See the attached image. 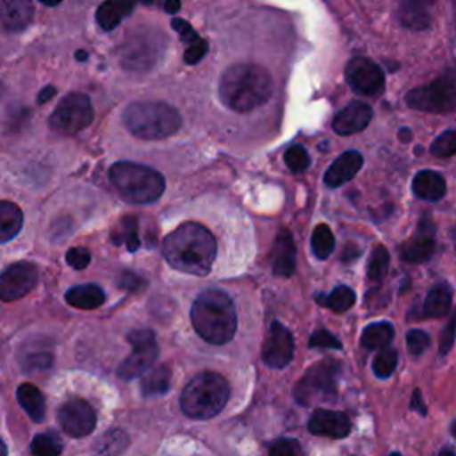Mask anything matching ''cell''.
I'll return each instance as SVG.
<instances>
[{
    "label": "cell",
    "mask_w": 456,
    "mask_h": 456,
    "mask_svg": "<svg viewBox=\"0 0 456 456\" xmlns=\"http://www.w3.org/2000/svg\"><path fill=\"white\" fill-rule=\"evenodd\" d=\"M422 2H424V4H429V2H433V0H422Z\"/></svg>",
    "instance_id": "59"
},
{
    "label": "cell",
    "mask_w": 456,
    "mask_h": 456,
    "mask_svg": "<svg viewBox=\"0 0 456 456\" xmlns=\"http://www.w3.org/2000/svg\"><path fill=\"white\" fill-rule=\"evenodd\" d=\"M68 305L80 308V310H93L98 308L105 301L103 290L94 283L86 285H75L66 292Z\"/></svg>",
    "instance_id": "24"
},
{
    "label": "cell",
    "mask_w": 456,
    "mask_h": 456,
    "mask_svg": "<svg viewBox=\"0 0 456 456\" xmlns=\"http://www.w3.org/2000/svg\"><path fill=\"white\" fill-rule=\"evenodd\" d=\"M285 164L290 171L301 173L310 166V155L303 146L294 144L285 151Z\"/></svg>",
    "instance_id": "38"
},
{
    "label": "cell",
    "mask_w": 456,
    "mask_h": 456,
    "mask_svg": "<svg viewBox=\"0 0 456 456\" xmlns=\"http://www.w3.org/2000/svg\"><path fill=\"white\" fill-rule=\"evenodd\" d=\"M116 244H125L128 251H135L139 248V237H137V221L135 217H125L121 223V230L112 237Z\"/></svg>",
    "instance_id": "37"
},
{
    "label": "cell",
    "mask_w": 456,
    "mask_h": 456,
    "mask_svg": "<svg viewBox=\"0 0 456 456\" xmlns=\"http://www.w3.org/2000/svg\"><path fill=\"white\" fill-rule=\"evenodd\" d=\"M93 116L91 100L84 93H69L59 102L48 118V125L57 134L73 135L84 130L93 121Z\"/></svg>",
    "instance_id": "8"
},
{
    "label": "cell",
    "mask_w": 456,
    "mask_h": 456,
    "mask_svg": "<svg viewBox=\"0 0 456 456\" xmlns=\"http://www.w3.org/2000/svg\"><path fill=\"white\" fill-rule=\"evenodd\" d=\"M126 445H128L126 433L121 429H110L98 440L94 451L98 456H118L126 449Z\"/></svg>",
    "instance_id": "31"
},
{
    "label": "cell",
    "mask_w": 456,
    "mask_h": 456,
    "mask_svg": "<svg viewBox=\"0 0 456 456\" xmlns=\"http://www.w3.org/2000/svg\"><path fill=\"white\" fill-rule=\"evenodd\" d=\"M335 248V237L328 224H317L312 232V251L317 258L324 260Z\"/></svg>",
    "instance_id": "33"
},
{
    "label": "cell",
    "mask_w": 456,
    "mask_h": 456,
    "mask_svg": "<svg viewBox=\"0 0 456 456\" xmlns=\"http://www.w3.org/2000/svg\"><path fill=\"white\" fill-rule=\"evenodd\" d=\"M41 4H45V5H50V7H53V5H57V4H61L62 0H39Z\"/></svg>",
    "instance_id": "53"
},
{
    "label": "cell",
    "mask_w": 456,
    "mask_h": 456,
    "mask_svg": "<svg viewBox=\"0 0 456 456\" xmlns=\"http://www.w3.org/2000/svg\"><path fill=\"white\" fill-rule=\"evenodd\" d=\"M388 264H390V255L387 251L385 246H376L370 258H369V265H367V276L372 281H379L385 278L387 271H388Z\"/></svg>",
    "instance_id": "34"
},
{
    "label": "cell",
    "mask_w": 456,
    "mask_h": 456,
    "mask_svg": "<svg viewBox=\"0 0 456 456\" xmlns=\"http://www.w3.org/2000/svg\"><path fill=\"white\" fill-rule=\"evenodd\" d=\"M123 121L141 139H164L182 126L178 110L164 102H134L125 109Z\"/></svg>",
    "instance_id": "5"
},
{
    "label": "cell",
    "mask_w": 456,
    "mask_h": 456,
    "mask_svg": "<svg viewBox=\"0 0 456 456\" xmlns=\"http://www.w3.org/2000/svg\"><path fill=\"white\" fill-rule=\"evenodd\" d=\"M296 271V244L289 230H280L273 249V273L276 276H290Z\"/></svg>",
    "instance_id": "19"
},
{
    "label": "cell",
    "mask_w": 456,
    "mask_h": 456,
    "mask_svg": "<svg viewBox=\"0 0 456 456\" xmlns=\"http://www.w3.org/2000/svg\"><path fill=\"white\" fill-rule=\"evenodd\" d=\"M230 397L228 381L217 372H200L183 388L180 406L192 419H210L217 415Z\"/></svg>",
    "instance_id": "6"
},
{
    "label": "cell",
    "mask_w": 456,
    "mask_h": 456,
    "mask_svg": "<svg viewBox=\"0 0 456 456\" xmlns=\"http://www.w3.org/2000/svg\"><path fill=\"white\" fill-rule=\"evenodd\" d=\"M346 78L351 89L360 94H378L385 86L381 68L367 57L351 59L346 66Z\"/></svg>",
    "instance_id": "13"
},
{
    "label": "cell",
    "mask_w": 456,
    "mask_h": 456,
    "mask_svg": "<svg viewBox=\"0 0 456 456\" xmlns=\"http://www.w3.org/2000/svg\"><path fill=\"white\" fill-rule=\"evenodd\" d=\"M109 178L125 201L139 205L157 201L166 187L159 171L135 162H116L109 169Z\"/></svg>",
    "instance_id": "4"
},
{
    "label": "cell",
    "mask_w": 456,
    "mask_h": 456,
    "mask_svg": "<svg viewBox=\"0 0 456 456\" xmlns=\"http://www.w3.org/2000/svg\"><path fill=\"white\" fill-rule=\"evenodd\" d=\"M358 255H360V249H358L354 244H346V249H344V253H342V260H344V262H351V260H354Z\"/></svg>",
    "instance_id": "48"
},
{
    "label": "cell",
    "mask_w": 456,
    "mask_h": 456,
    "mask_svg": "<svg viewBox=\"0 0 456 456\" xmlns=\"http://www.w3.org/2000/svg\"><path fill=\"white\" fill-rule=\"evenodd\" d=\"M18 403L20 406L27 411V415L34 420V422H41L45 419V397L41 394V390L32 385V383H23L18 387Z\"/></svg>",
    "instance_id": "25"
},
{
    "label": "cell",
    "mask_w": 456,
    "mask_h": 456,
    "mask_svg": "<svg viewBox=\"0 0 456 456\" xmlns=\"http://www.w3.org/2000/svg\"><path fill=\"white\" fill-rule=\"evenodd\" d=\"M310 346L312 347H328V349H340L342 344L333 337L328 330H317L310 337Z\"/></svg>",
    "instance_id": "41"
},
{
    "label": "cell",
    "mask_w": 456,
    "mask_h": 456,
    "mask_svg": "<svg viewBox=\"0 0 456 456\" xmlns=\"http://www.w3.org/2000/svg\"><path fill=\"white\" fill-rule=\"evenodd\" d=\"M142 4H146V5H157L160 0H141Z\"/></svg>",
    "instance_id": "57"
},
{
    "label": "cell",
    "mask_w": 456,
    "mask_h": 456,
    "mask_svg": "<svg viewBox=\"0 0 456 456\" xmlns=\"http://www.w3.org/2000/svg\"><path fill=\"white\" fill-rule=\"evenodd\" d=\"M34 7L30 0H0V27L20 32L32 21Z\"/></svg>",
    "instance_id": "17"
},
{
    "label": "cell",
    "mask_w": 456,
    "mask_h": 456,
    "mask_svg": "<svg viewBox=\"0 0 456 456\" xmlns=\"http://www.w3.org/2000/svg\"><path fill=\"white\" fill-rule=\"evenodd\" d=\"M401 258L410 264L426 262L435 251V239L433 233L428 230H420L417 235L410 237L401 244Z\"/></svg>",
    "instance_id": "21"
},
{
    "label": "cell",
    "mask_w": 456,
    "mask_h": 456,
    "mask_svg": "<svg viewBox=\"0 0 456 456\" xmlns=\"http://www.w3.org/2000/svg\"><path fill=\"white\" fill-rule=\"evenodd\" d=\"M406 347H408V353L413 354V356L422 354L429 347V335L426 331H422V330L408 331V335H406Z\"/></svg>",
    "instance_id": "40"
},
{
    "label": "cell",
    "mask_w": 456,
    "mask_h": 456,
    "mask_svg": "<svg viewBox=\"0 0 456 456\" xmlns=\"http://www.w3.org/2000/svg\"><path fill=\"white\" fill-rule=\"evenodd\" d=\"M269 456H297V444L289 438H280L271 445Z\"/></svg>",
    "instance_id": "44"
},
{
    "label": "cell",
    "mask_w": 456,
    "mask_h": 456,
    "mask_svg": "<svg viewBox=\"0 0 456 456\" xmlns=\"http://www.w3.org/2000/svg\"><path fill=\"white\" fill-rule=\"evenodd\" d=\"M171 27L180 34V39L187 45L194 43L196 39H200V36L196 34V30L191 27V23H187L185 20H180V18H175L171 20Z\"/></svg>",
    "instance_id": "45"
},
{
    "label": "cell",
    "mask_w": 456,
    "mask_h": 456,
    "mask_svg": "<svg viewBox=\"0 0 456 456\" xmlns=\"http://www.w3.org/2000/svg\"><path fill=\"white\" fill-rule=\"evenodd\" d=\"M59 424L69 436L82 438L89 435L96 426V413L89 403L84 399L66 401L57 413Z\"/></svg>",
    "instance_id": "12"
},
{
    "label": "cell",
    "mask_w": 456,
    "mask_h": 456,
    "mask_svg": "<svg viewBox=\"0 0 456 456\" xmlns=\"http://www.w3.org/2000/svg\"><path fill=\"white\" fill-rule=\"evenodd\" d=\"M456 151V132L447 130L440 134L433 144H431V153L435 157H451Z\"/></svg>",
    "instance_id": "39"
},
{
    "label": "cell",
    "mask_w": 456,
    "mask_h": 456,
    "mask_svg": "<svg viewBox=\"0 0 456 456\" xmlns=\"http://www.w3.org/2000/svg\"><path fill=\"white\" fill-rule=\"evenodd\" d=\"M171 385V370L167 365H157L144 372L141 381V394L144 397L162 395L169 390Z\"/></svg>",
    "instance_id": "27"
},
{
    "label": "cell",
    "mask_w": 456,
    "mask_h": 456,
    "mask_svg": "<svg viewBox=\"0 0 456 456\" xmlns=\"http://www.w3.org/2000/svg\"><path fill=\"white\" fill-rule=\"evenodd\" d=\"M30 451L34 456H59L62 451V444L55 435L43 433L32 440Z\"/></svg>",
    "instance_id": "36"
},
{
    "label": "cell",
    "mask_w": 456,
    "mask_h": 456,
    "mask_svg": "<svg viewBox=\"0 0 456 456\" xmlns=\"http://www.w3.org/2000/svg\"><path fill=\"white\" fill-rule=\"evenodd\" d=\"M397 365V351L394 347H381L372 360V370L378 378H388Z\"/></svg>",
    "instance_id": "35"
},
{
    "label": "cell",
    "mask_w": 456,
    "mask_h": 456,
    "mask_svg": "<svg viewBox=\"0 0 456 456\" xmlns=\"http://www.w3.org/2000/svg\"><path fill=\"white\" fill-rule=\"evenodd\" d=\"M137 0H105L100 4L98 11H96V21L103 30H112L116 28L123 18H126L134 7H135Z\"/></svg>",
    "instance_id": "22"
},
{
    "label": "cell",
    "mask_w": 456,
    "mask_h": 456,
    "mask_svg": "<svg viewBox=\"0 0 456 456\" xmlns=\"http://www.w3.org/2000/svg\"><path fill=\"white\" fill-rule=\"evenodd\" d=\"M294 356V338L290 331L278 321L271 322L269 333L264 344L262 358L273 369H283Z\"/></svg>",
    "instance_id": "14"
},
{
    "label": "cell",
    "mask_w": 456,
    "mask_h": 456,
    "mask_svg": "<svg viewBox=\"0 0 456 456\" xmlns=\"http://www.w3.org/2000/svg\"><path fill=\"white\" fill-rule=\"evenodd\" d=\"M2 91H4V87H2V84H0V96H2Z\"/></svg>",
    "instance_id": "60"
},
{
    "label": "cell",
    "mask_w": 456,
    "mask_h": 456,
    "mask_svg": "<svg viewBox=\"0 0 456 456\" xmlns=\"http://www.w3.org/2000/svg\"><path fill=\"white\" fill-rule=\"evenodd\" d=\"M406 103L411 109L428 112H451L456 105V87L454 73L449 69L445 75L438 77L428 86L411 89L406 94Z\"/></svg>",
    "instance_id": "9"
},
{
    "label": "cell",
    "mask_w": 456,
    "mask_h": 456,
    "mask_svg": "<svg viewBox=\"0 0 456 456\" xmlns=\"http://www.w3.org/2000/svg\"><path fill=\"white\" fill-rule=\"evenodd\" d=\"M167 264L182 273L205 276L216 258L214 235L198 223H183L166 235L162 244Z\"/></svg>",
    "instance_id": "1"
},
{
    "label": "cell",
    "mask_w": 456,
    "mask_h": 456,
    "mask_svg": "<svg viewBox=\"0 0 456 456\" xmlns=\"http://www.w3.org/2000/svg\"><path fill=\"white\" fill-rule=\"evenodd\" d=\"M0 456H7V447H5V444L2 442V438H0Z\"/></svg>",
    "instance_id": "56"
},
{
    "label": "cell",
    "mask_w": 456,
    "mask_h": 456,
    "mask_svg": "<svg viewBox=\"0 0 456 456\" xmlns=\"http://www.w3.org/2000/svg\"><path fill=\"white\" fill-rule=\"evenodd\" d=\"M157 52H155V45L151 41L144 39H137L135 43H128L126 48H123L121 52V62L125 68L128 69H135V71H142L148 69L151 66V62H155Z\"/></svg>",
    "instance_id": "20"
},
{
    "label": "cell",
    "mask_w": 456,
    "mask_h": 456,
    "mask_svg": "<svg viewBox=\"0 0 456 456\" xmlns=\"http://www.w3.org/2000/svg\"><path fill=\"white\" fill-rule=\"evenodd\" d=\"M273 80L260 64L240 62L226 68L219 80L221 102L237 112H248L271 98Z\"/></svg>",
    "instance_id": "2"
},
{
    "label": "cell",
    "mask_w": 456,
    "mask_h": 456,
    "mask_svg": "<svg viewBox=\"0 0 456 456\" xmlns=\"http://www.w3.org/2000/svg\"><path fill=\"white\" fill-rule=\"evenodd\" d=\"M394 338V328L390 322H372L362 331V346L365 349H381Z\"/></svg>",
    "instance_id": "30"
},
{
    "label": "cell",
    "mask_w": 456,
    "mask_h": 456,
    "mask_svg": "<svg viewBox=\"0 0 456 456\" xmlns=\"http://www.w3.org/2000/svg\"><path fill=\"white\" fill-rule=\"evenodd\" d=\"M399 18L404 27L413 30H424L429 25V12L422 0H403Z\"/></svg>",
    "instance_id": "28"
},
{
    "label": "cell",
    "mask_w": 456,
    "mask_h": 456,
    "mask_svg": "<svg viewBox=\"0 0 456 456\" xmlns=\"http://www.w3.org/2000/svg\"><path fill=\"white\" fill-rule=\"evenodd\" d=\"M362 155L356 150H347L340 157L333 160V164L328 167L324 175V182L330 187H340L342 183L349 182L362 167Z\"/></svg>",
    "instance_id": "18"
},
{
    "label": "cell",
    "mask_w": 456,
    "mask_h": 456,
    "mask_svg": "<svg viewBox=\"0 0 456 456\" xmlns=\"http://www.w3.org/2000/svg\"><path fill=\"white\" fill-rule=\"evenodd\" d=\"M162 7H164V11L169 12V14L178 12V11H180V0H164Z\"/></svg>",
    "instance_id": "51"
},
{
    "label": "cell",
    "mask_w": 456,
    "mask_h": 456,
    "mask_svg": "<svg viewBox=\"0 0 456 456\" xmlns=\"http://www.w3.org/2000/svg\"><path fill=\"white\" fill-rule=\"evenodd\" d=\"M75 57H77V59H78V61H86V59H87V53H86V52H84V50H78V52H77V55H75Z\"/></svg>",
    "instance_id": "54"
},
{
    "label": "cell",
    "mask_w": 456,
    "mask_h": 456,
    "mask_svg": "<svg viewBox=\"0 0 456 456\" xmlns=\"http://www.w3.org/2000/svg\"><path fill=\"white\" fill-rule=\"evenodd\" d=\"M340 378V363L337 360H321L312 365L294 388L297 403L308 406L319 401H333Z\"/></svg>",
    "instance_id": "7"
},
{
    "label": "cell",
    "mask_w": 456,
    "mask_h": 456,
    "mask_svg": "<svg viewBox=\"0 0 456 456\" xmlns=\"http://www.w3.org/2000/svg\"><path fill=\"white\" fill-rule=\"evenodd\" d=\"M55 94V87L53 86H46L41 89V93L37 94V103H46L52 96Z\"/></svg>",
    "instance_id": "49"
},
{
    "label": "cell",
    "mask_w": 456,
    "mask_h": 456,
    "mask_svg": "<svg viewBox=\"0 0 456 456\" xmlns=\"http://www.w3.org/2000/svg\"><path fill=\"white\" fill-rule=\"evenodd\" d=\"M413 192L428 201H436L445 194V178L436 171H419L411 182Z\"/></svg>",
    "instance_id": "23"
},
{
    "label": "cell",
    "mask_w": 456,
    "mask_h": 456,
    "mask_svg": "<svg viewBox=\"0 0 456 456\" xmlns=\"http://www.w3.org/2000/svg\"><path fill=\"white\" fill-rule=\"evenodd\" d=\"M317 299H319V303L331 308L333 312H346L354 305L356 294L347 285H338L328 296H319Z\"/></svg>",
    "instance_id": "32"
},
{
    "label": "cell",
    "mask_w": 456,
    "mask_h": 456,
    "mask_svg": "<svg viewBox=\"0 0 456 456\" xmlns=\"http://www.w3.org/2000/svg\"><path fill=\"white\" fill-rule=\"evenodd\" d=\"M37 267L30 262H14L0 274V299L14 301L37 285Z\"/></svg>",
    "instance_id": "11"
},
{
    "label": "cell",
    "mask_w": 456,
    "mask_h": 456,
    "mask_svg": "<svg viewBox=\"0 0 456 456\" xmlns=\"http://www.w3.org/2000/svg\"><path fill=\"white\" fill-rule=\"evenodd\" d=\"M66 262L73 267V269H86L91 262V255L86 248H71L66 253Z\"/></svg>",
    "instance_id": "43"
},
{
    "label": "cell",
    "mask_w": 456,
    "mask_h": 456,
    "mask_svg": "<svg viewBox=\"0 0 456 456\" xmlns=\"http://www.w3.org/2000/svg\"><path fill=\"white\" fill-rule=\"evenodd\" d=\"M399 134H401V139H403V141H410V130H408V128L399 130Z\"/></svg>",
    "instance_id": "52"
},
{
    "label": "cell",
    "mask_w": 456,
    "mask_h": 456,
    "mask_svg": "<svg viewBox=\"0 0 456 456\" xmlns=\"http://www.w3.org/2000/svg\"><path fill=\"white\" fill-rule=\"evenodd\" d=\"M454 342V319H451L444 330V333L440 335V354H447L452 347Z\"/></svg>",
    "instance_id": "47"
},
{
    "label": "cell",
    "mask_w": 456,
    "mask_h": 456,
    "mask_svg": "<svg viewBox=\"0 0 456 456\" xmlns=\"http://www.w3.org/2000/svg\"><path fill=\"white\" fill-rule=\"evenodd\" d=\"M452 303V290L445 283L435 285L424 299V314L429 317H442L449 312Z\"/></svg>",
    "instance_id": "29"
},
{
    "label": "cell",
    "mask_w": 456,
    "mask_h": 456,
    "mask_svg": "<svg viewBox=\"0 0 456 456\" xmlns=\"http://www.w3.org/2000/svg\"><path fill=\"white\" fill-rule=\"evenodd\" d=\"M191 321L196 333L210 344H226L237 330V312L228 294L208 289L201 292L191 308Z\"/></svg>",
    "instance_id": "3"
},
{
    "label": "cell",
    "mask_w": 456,
    "mask_h": 456,
    "mask_svg": "<svg viewBox=\"0 0 456 456\" xmlns=\"http://www.w3.org/2000/svg\"><path fill=\"white\" fill-rule=\"evenodd\" d=\"M438 456H454V451H452L451 447H447V449H444Z\"/></svg>",
    "instance_id": "55"
},
{
    "label": "cell",
    "mask_w": 456,
    "mask_h": 456,
    "mask_svg": "<svg viewBox=\"0 0 456 456\" xmlns=\"http://www.w3.org/2000/svg\"><path fill=\"white\" fill-rule=\"evenodd\" d=\"M119 285H121L123 289H126V290L135 292V290H139V289L144 287V280H142L139 274L132 273V271H125V273L121 274Z\"/></svg>",
    "instance_id": "46"
},
{
    "label": "cell",
    "mask_w": 456,
    "mask_h": 456,
    "mask_svg": "<svg viewBox=\"0 0 456 456\" xmlns=\"http://www.w3.org/2000/svg\"><path fill=\"white\" fill-rule=\"evenodd\" d=\"M23 226V212L11 201H0V244L14 239Z\"/></svg>",
    "instance_id": "26"
},
{
    "label": "cell",
    "mask_w": 456,
    "mask_h": 456,
    "mask_svg": "<svg viewBox=\"0 0 456 456\" xmlns=\"http://www.w3.org/2000/svg\"><path fill=\"white\" fill-rule=\"evenodd\" d=\"M372 119V109L363 102L347 103L333 119V130L340 135L362 132Z\"/></svg>",
    "instance_id": "16"
},
{
    "label": "cell",
    "mask_w": 456,
    "mask_h": 456,
    "mask_svg": "<svg viewBox=\"0 0 456 456\" xmlns=\"http://www.w3.org/2000/svg\"><path fill=\"white\" fill-rule=\"evenodd\" d=\"M411 408L413 410H417V411H420V415H424L426 413V406L422 404V401H420V392L419 390H415L413 392V397H411Z\"/></svg>",
    "instance_id": "50"
},
{
    "label": "cell",
    "mask_w": 456,
    "mask_h": 456,
    "mask_svg": "<svg viewBox=\"0 0 456 456\" xmlns=\"http://www.w3.org/2000/svg\"><path fill=\"white\" fill-rule=\"evenodd\" d=\"M308 431L317 436L344 438L351 431V420L342 411L333 410H315L308 420Z\"/></svg>",
    "instance_id": "15"
},
{
    "label": "cell",
    "mask_w": 456,
    "mask_h": 456,
    "mask_svg": "<svg viewBox=\"0 0 456 456\" xmlns=\"http://www.w3.org/2000/svg\"><path fill=\"white\" fill-rule=\"evenodd\" d=\"M128 342L132 353L121 362L118 374L121 379H134L150 370L157 360L159 346L153 331L150 330H134L128 333Z\"/></svg>",
    "instance_id": "10"
},
{
    "label": "cell",
    "mask_w": 456,
    "mask_h": 456,
    "mask_svg": "<svg viewBox=\"0 0 456 456\" xmlns=\"http://www.w3.org/2000/svg\"><path fill=\"white\" fill-rule=\"evenodd\" d=\"M390 456H403V454H399V452H392Z\"/></svg>",
    "instance_id": "58"
},
{
    "label": "cell",
    "mask_w": 456,
    "mask_h": 456,
    "mask_svg": "<svg viewBox=\"0 0 456 456\" xmlns=\"http://www.w3.org/2000/svg\"><path fill=\"white\" fill-rule=\"evenodd\" d=\"M207 50H208V45H207V41L201 39V37L196 39L194 43L187 45V50H185V53H183L185 64H196V62H200V61L205 57Z\"/></svg>",
    "instance_id": "42"
}]
</instances>
